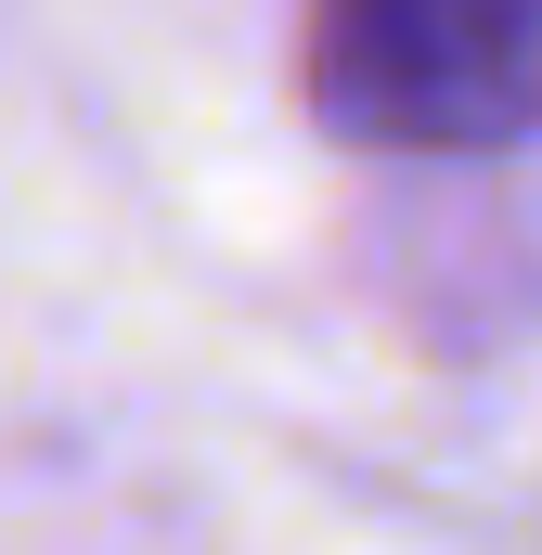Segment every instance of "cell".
Instances as JSON below:
<instances>
[{"mask_svg":"<svg viewBox=\"0 0 542 555\" xmlns=\"http://www.w3.org/2000/svg\"><path fill=\"white\" fill-rule=\"evenodd\" d=\"M310 104L362 142L542 130V0H310Z\"/></svg>","mask_w":542,"mask_h":555,"instance_id":"obj_1","label":"cell"}]
</instances>
